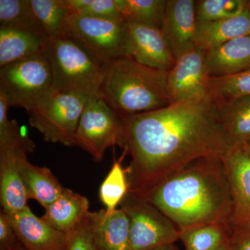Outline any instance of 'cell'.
I'll use <instances>...</instances> for the list:
<instances>
[{
	"mask_svg": "<svg viewBox=\"0 0 250 250\" xmlns=\"http://www.w3.org/2000/svg\"><path fill=\"white\" fill-rule=\"evenodd\" d=\"M241 147L243 148V150L245 151V152L246 153L247 155H248L250 159V141L245 143V144L243 145Z\"/></svg>",
	"mask_w": 250,
	"mask_h": 250,
	"instance_id": "cell-35",
	"label": "cell"
},
{
	"mask_svg": "<svg viewBox=\"0 0 250 250\" xmlns=\"http://www.w3.org/2000/svg\"><path fill=\"white\" fill-rule=\"evenodd\" d=\"M10 250H27V248H25L21 242L18 243L16 246H14V248H11Z\"/></svg>",
	"mask_w": 250,
	"mask_h": 250,
	"instance_id": "cell-36",
	"label": "cell"
},
{
	"mask_svg": "<svg viewBox=\"0 0 250 250\" xmlns=\"http://www.w3.org/2000/svg\"><path fill=\"white\" fill-rule=\"evenodd\" d=\"M217 250H228V243L226 244L223 245V246L220 247V248H218Z\"/></svg>",
	"mask_w": 250,
	"mask_h": 250,
	"instance_id": "cell-37",
	"label": "cell"
},
{
	"mask_svg": "<svg viewBox=\"0 0 250 250\" xmlns=\"http://www.w3.org/2000/svg\"><path fill=\"white\" fill-rule=\"evenodd\" d=\"M230 233L229 224H207L182 231L179 240L185 250H217L228 243Z\"/></svg>",
	"mask_w": 250,
	"mask_h": 250,
	"instance_id": "cell-24",
	"label": "cell"
},
{
	"mask_svg": "<svg viewBox=\"0 0 250 250\" xmlns=\"http://www.w3.org/2000/svg\"><path fill=\"white\" fill-rule=\"evenodd\" d=\"M45 54L53 75L54 91L100 98L104 64L73 38L48 40Z\"/></svg>",
	"mask_w": 250,
	"mask_h": 250,
	"instance_id": "cell-4",
	"label": "cell"
},
{
	"mask_svg": "<svg viewBox=\"0 0 250 250\" xmlns=\"http://www.w3.org/2000/svg\"><path fill=\"white\" fill-rule=\"evenodd\" d=\"M233 199L230 226L250 221V159L241 147H229L222 156Z\"/></svg>",
	"mask_w": 250,
	"mask_h": 250,
	"instance_id": "cell-14",
	"label": "cell"
},
{
	"mask_svg": "<svg viewBox=\"0 0 250 250\" xmlns=\"http://www.w3.org/2000/svg\"><path fill=\"white\" fill-rule=\"evenodd\" d=\"M73 14L108 21L126 20L117 6L116 0H88L80 11Z\"/></svg>",
	"mask_w": 250,
	"mask_h": 250,
	"instance_id": "cell-31",
	"label": "cell"
},
{
	"mask_svg": "<svg viewBox=\"0 0 250 250\" xmlns=\"http://www.w3.org/2000/svg\"><path fill=\"white\" fill-rule=\"evenodd\" d=\"M168 72L146 66L131 57L104 64L100 98L120 114L161 109L172 104L167 84Z\"/></svg>",
	"mask_w": 250,
	"mask_h": 250,
	"instance_id": "cell-3",
	"label": "cell"
},
{
	"mask_svg": "<svg viewBox=\"0 0 250 250\" xmlns=\"http://www.w3.org/2000/svg\"><path fill=\"white\" fill-rule=\"evenodd\" d=\"M89 214L75 228L65 233L64 250H97Z\"/></svg>",
	"mask_w": 250,
	"mask_h": 250,
	"instance_id": "cell-30",
	"label": "cell"
},
{
	"mask_svg": "<svg viewBox=\"0 0 250 250\" xmlns=\"http://www.w3.org/2000/svg\"><path fill=\"white\" fill-rule=\"evenodd\" d=\"M206 54L207 52L196 47L176 59L167 75L173 104L199 100L210 95V76Z\"/></svg>",
	"mask_w": 250,
	"mask_h": 250,
	"instance_id": "cell-11",
	"label": "cell"
},
{
	"mask_svg": "<svg viewBox=\"0 0 250 250\" xmlns=\"http://www.w3.org/2000/svg\"><path fill=\"white\" fill-rule=\"evenodd\" d=\"M151 250H178L177 247L174 246V244L166 245V246L159 247V248H155Z\"/></svg>",
	"mask_w": 250,
	"mask_h": 250,
	"instance_id": "cell-34",
	"label": "cell"
},
{
	"mask_svg": "<svg viewBox=\"0 0 250 250\" xmlns=\"http://www.w3.org/2000/svg\"><path fill=\"white\" fill-rule=\"evenodd\" d=\"M45 51L0 68V95L9 106L29 111L54 91Z\"/></svg>",
	"mask_w": 250,
	"mask_h": 250,
	"instance_id": "cell-5",
	"label": "cell"
},
{
	"mask_svg": "<svg viewBox=\"0 0 250 250\" xmlns=\"http://www.w3.org/2000/svg\"><path fill=\"white\" fill-rule=\"evenodd\" d=\"M17 235L10 222L9 215L0 212V250H10L19 243Z\"/></svg>",
	"mask_w": 250,
	"mask_h": 250,
	"instance_id": "cell-33",
	"label": "cell"
},
{
	"mask_svg": "<svg viewBox=\"0 0 250 250\" xmlns=\"http://www.w3.org/2000/svg\"><path fill=\"white\" fill-rule=\"evenodd\" d=\"M88 98L76 94L53 91L28 111L29 123L46 142L76 146L75 134Z\"/></svg>",
	"mask_w": 250,
	"mask_h": 250,
	"instance_id": "cell-6",
	"label": "cell"
},
{
	"mask_svg": "<svg viewBox=\"0 0 250 250\" xmlns=\"http://www.w3.org/2000/svg\"><path fill=\"white\" fill-rule=\"evenodd\" d=\"M248 10H249L250 12V0H248Z\"/></svg>",
	"mask_w": 250,
	"mask_h": 250,
	"instance_id": "cell-38",
	"label": "cell"
},
{
	"mask_svg": "<svg viewBox=\"0 0 250 250\" xmlns=\"http://www.w3.org/2000/svg\"><path fill=\"white\" fill-rule=\"evenodd\" d=\"M121 208L129 218L132 250H151L179 240L175 225L144 199L127 192Z\"/></svg>",
	"mask_w": 250,
	"mask_h": 250,
	"instance_id": "cell-9",
	"label": "cell"
},
{
	"mask_svg": "<svg viewBox=\"0 0 250 250\" xmlns=\"http://www.w3.org/2000/svg\"><path fill=\"white\" fill-rule=\"evenodd\" d=\"M129 56L139 63L169 72L175 64L162 29L128 21Z\"/></svg>",
	"mask_w": 250,
	"mask_h": 250,
	"instance_id": "cell-12",
	"label": "cell"
},
{
	"mask_svg": "<svg viewBox=\"0 0 250 250\" xmlns=\"http://www.w3.org/2000/svg\"><path fill=\"white\" fill-rule=\"evenodd\" d=\"M48 39L42 28L0 27V68L12 62L42 53Z\"/></svg>",
	"mask_w": 250,
	"mask_h": 250,
	"instance_id": "cell-17",
	"label": "cell"
},
{
	"mask_svg": "<svg viewBox=\"0 0 250 250\" xmlns=\"http://www.w3.org/2000/svg\"><path fill=\"white\" fill-rule=\"evenodd\" d=\"M89 213L88 199L65 188L61 196L45 208L41 218L54 229L66 233Z\"/></svg>",
	"mask_w": 250,
	"mask_h": 250,
	"instance_id": "cell-21",
	"label": "cell"
},
{
	"mask_svg": "<svg viewBox=\"0 0 250 250\" xmlns=\"http://www.w3.org/2000/svg\"><path fill=\"white\" fill-rule=\"evenodd\" d=\"M206 62L210 77L231 76L250 70V35L208 51Z\"/></svg>",
	"mask_w": 250,
	"mask_h": 250,
	"instance_id": "cell-18",
	"label": "cell"
},
{
	"mask_svg": "<svg viewBox=\"0 0 250 250\" xmlns=\"http://www.w3.org/2000/svg\"><path fill=\"white\" fill-rule=\"evenodd\" d=\"M250 35V12L248 7L235 17L211 22H197L195 43L208 52L236 38Z\"/></svg>",
	"mask_w": 250,
	"mask_h": 250,
	"instance_id": "cell-20",
	"label": "cell"
},
{
	"mask_svg": "<svg viewBox=\"0 0 250 250\" xmlns=\"http://www.w3.org/2000/svg\"><path fill=\"white\" fill-rule=\"evenodd\" d=\"M76 146L103 161L108 148H126L124 123L121 115L98 97L88 99L75 134Z\"/></svg>",
	"mask_w": 250,
	"mask_h": 250,
	"instance_id": "cell-7",
	"label": "cell"
},
{
	"mask_svg": "<svg viewBox=\"0 0 250 250\" xmlns=\"http://www.w3.org/2000/svg\"><path fill=\"white\" fill-rule=\"evenodd\" d=\"M72 38L81 42L103 64L129 56V29L126 20L108 21L70 14Z\"/></svg>",
	"mask_w": 250,
	"mask_h": 250,
	"instance_id": "cell-8",
	"label": "cell"
},
{
	"mask_svg": "<svg viewBox=\"0 0 250 250\" xmlns=\"http://www.w3.org/2000/svg\"><path fill=\"white\" fill-rule=\"evenodd\" d=\"M8 215L18 239L27 250H64L65 233L51 228L29 207Z\"/></svg>",
	"mask_w": 250,
	"mask_h": 250,
	"instance_id": "cell-15",
	"label": "cell"
},
{
	"mask_svg": "<svg viewBox=\"0 0 250 250\" xmlns=\"http://www.w3.org/2000/svg\"><path fill=\"white\" fill-rule=\"evenodd\" d=\"M89 218L97 250H132L129 218L124 210L90 212Z\"/></svg>",
	"mask_w": 250,
	"mask_h": 250,
	"instance_id": "cell-16",
	"label": "cell"
},
{
	"mask_svg": "<svg viewBox=\"0 0 250 250\" xmlns=\"http://www.w3.org/2000/svg\"><path fill=\"white\" fill-rule=\"evenodd\" d=\"M0 27L42 28L33 11L30 0H0Z\"/></svg>",
	"mask_w": 250,
	"mask_h": 250,
	"instance_id": "cell-27",
	"label": "cell"
},
{
	"mask_svg": "<svg viewBox=\"0 0 250 250\" xmlns=\"http://www.w3.org/2000/svg\"><path fill=\"white\" fill-rule=\"evenodd\" d=\"M230 228L228 250H250V221Z\"/></svg>",
	"mask_w": 250,
	"mask_h": 250,
	"instance_id": "cell-32",
	"label": "cell"
},
{
	"mask_svg": "<svg viewBox=\"0 0 250 250\" xmlns=\"http://www.w3.org/2000/svg\"><path fill=\"white\" fill-rule=\"evenodd\" d=\"M120 115L131 157L128 192L136 196H144L192 161L221 157L229 148L210 93L155 111Z\"/></svg>",
	"mask_w": 250,
	"mask_h": 250,
	"instance_id": "cell-1",
	"label": "cell"
},
{
	"mask_svg": "<svg viewBox=\"0 0 250 250\" xmlns=\"http://www.w3.org/2000/svg\"><path fill=\"white\" fill-rule=\"evenodd\" d=\"M33 11L48 40L72 38L70 12L62 0H30Z\"/></svg>",
	"mask_w": 250,
	"mask_h": 250,
	"instance_id": "cell-23",
	"label": "cell"
},
{
	"mask_svg": "<svg viewBox=\"0 0 250 250\" xmlns=\"http://www.w3.org/2000/svg\"><path fill=\"white\" fill-rule=\"evenodd\" d=\"M209 90L215 98L222 99L250 95V70L231 76L210 77Z\"/></svg>",
	"mask_w": 250,
	"mask_h": 250,
	"instance_id": "cell-29",
	"label": "cell"
},
{
	"mask_svg": "<svg viewBox=\"0 0 250 250\" xmlns=\"http://www.w3.org/2000/svg\"><path fill=\"white\" fill-rule=\"evenodd\" d=\"M215 99L219 118L229 147H241L245 143L249 142L250 95L229 99Z\"/></svg>",
	"mask_w": 250,
	"mask_h": 250,
	"instance_id": "cell-19",
	"label": "cell"
},
{
	"mask_svg": "<svg viewBox=\"0 0 250 250\" xmlns=\"http://www.w3.org/2000/svg\"><path fill=\"white\" fill-rule=\"evenodd\" d=\"M35 149L29 139L0 145V201L1 210L11 215L28 207L27 190L21 174L22 161Z\"/></svg>",
	"mask_w": 250,
	"mask_h": 250,
	"instance_id": "cell-10",
	"label": "cell"
},
{
	"mask_svg": "<svg viewBox=\"0 0 250 250\" xmlns=\"http://www.w3.org/2000/svg\"><path fill=\"white\" fill-rule=\"evenodd\" d=\"M21 172L29 200H36L45 209L65 189L49 168L33 165L27 157L22 161Z\"/></svg>",
	"mask_w": 250,
	"mask_h": 250,
	"instance_id": "cell-22",
	"label": "cell"
},
{
	"mask_svg": "<svg viewBox=\"0 0 250 250\" xmlns=\"http://www.w3.org/2000/svg\"><path fill=\"white\" fill-rule=\"evenodd\" d=\"M247 0H199L195 2L197 22H211L235 17L248 7Z\"/></svg>",
	"mask_w": 250,
	"mask_h": 250,
	"instance_id": "cell-28",
	"label": "cell"
},
{
	"mask_svg": "<svg viewBox=\"0 0 250 250\" xmlns=\"http://www.w3.org/2000/svg\"><path fill=\"white\" fill-rule=\"evenodd\" d=\"M141 198L162 212L180 232L207 224L229 225L233 213L232 195L222 156L192 161Z\"/></svg>",
	"mask_w": 250,
	"mask_h": 250,
	"instance_id": "cell-2",
	"label": "cell"
},
{
	"mask_svg": "<svg viewBox=\"0 0 250 250\" xmlns=\"http://www.w3.org/2000/svg\"><path fill=\"white\" fill-rule=\"evenodd\" d=\"M117 6L130 22L162 29L167 0H116Z\"/></svg>",
	"mask_w": 250,
	"mask_h": 250,
	"instance_id": "cell-25",
	"label": "cell"
},
{
	"mask_svg": "<svg viewBox=\"0 0 250 250\" xmlns=\"http://www.w3.org/2000/svg\"><path fill=\"white\" fill-rule=\"evenodd\" d=\"M126 153H128V149L125 148L124 154L121 159L118 161L114 160L111 170L100 187L99 196L102 203L106 207V210L109 212L117 209V206L121 205L129 190L127 172L121 165V161Z\"/></svg>",
	"mask_w": 250,
	"mask_h": 250,
	"instance_id": "cell-26",
	"label": "cell"
},
{
	"mask_svg": "<svg viewBox=\"0 0 250 250\" xmlns=\"http://www.w3.org/2000/svg\"><path fill=\"white\" fill-rule=\"evenodd\" d=\"M195 2L194 0H167L161 29L176 59L196 47Z\"/></svg>",
	"mask_w": 250,
	"mask_h": 250,
	"instance_id": "cell-13",
	"label": "cell"
}]
</instances>
